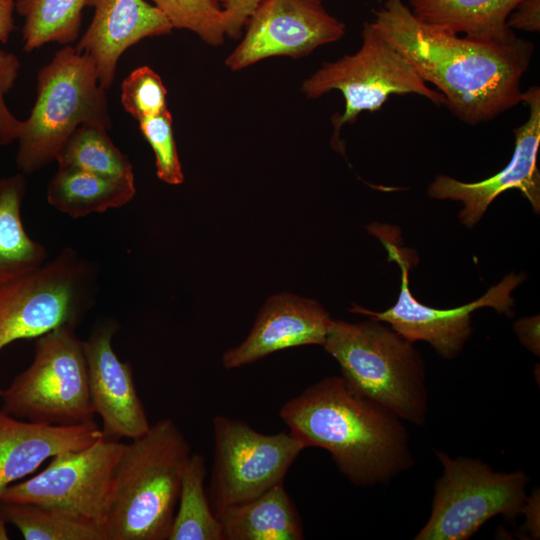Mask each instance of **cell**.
Masks as SVG:
<instances>
[{
    "instance_id": "16",
    "label": "cell",
    "mask_w": 540,
    "mask_h": 540,
    "mask_svg": "<svg viewBox=\"0 0 540 540\" xmlns=\"http://www.w3.org/2000/svg\"><path fill=\"white\" fill-rule=\"evenodd\" d=\"M332 318L322 305L290 293L271 296L259 311L248 336L224 352L225 369L240 368L274 352L304 345H323Z\"/></svg>"
},
{
    "instance_id": "22",
    "label": "cell",
    "mask_w": 540,
    "mask_h": 540,
    "mask_svg": "<svg viewBox=\"0 0 540 540\" xmlns=\"http://www.w3.org/2000/svg\"><path fill=\"white\" fill-rule=\"evenodd\" d=\"M26 191L25 174L0 176V285L47 261L45 246L33 240L23 226L21 209Z\"/></svg>"
},
{
    "instance_id": "25",
    "label": "cell",
    "mask_w": 540,
    "mask_h": 540,
    "mask_svg": "<svg viewBox=\"0 0 540 540\" xmlns=\"http://www.w3.org/2000/svg\"><path fill=\"white\" fill-rule=\"evenodd\" d=\"M0 510L25 540H108L103 527L56 509L0 502Z\"/></svg>"
},
{
    "instance_id": "20",
    "label": "cell",
    "mask_w": 540,
    "mask_h": 540,
    "mask_svg": "<svg viewBox=\"0 0 540 540\" xmlns=\"http://www.w3.org/2000/svg\"><path fill=\"white\" fill-rule=\"evenodd\" d=\"M523 0H410L420 21L458 34L504 40L516 36L507 24L511 11Z\"/></svg>"
},
{
    "instance_id": "17",
    "label": "cell",
    "mask_w": 540,
    "mask_h": 540,
    "mask_svg": "<svg viewBox=\"0 0 540 540\" xmlns=\"http://www.w3.org/2000/svg\"><path fill=\"white\" fill-rule=\"evenodd\" d=\"M94 15L75 49L89 56L108 90L121 55L142 39L169 34L173 27L147 0H87Z\"/></svg>"
},
{
    "instance_id": "12",
    "label": "cell",
    "mask_w": 540,
    "mask_h": 540,
    "mask_svg": "<svg viewBox=\"0 0 540 540\" xmlns=\"http://www.w3.org/2000/svg\"><path fill=\"white\" fill-rule=\"evenodd\" d=\"M124 447L103 436L83 449L58 454L38 474L10 485L0 502L52 508L104 528L114 471Z\"/></svg>"
},
{
    "instance_id": "2",
    "label": "cell",
    "mask_w": 540,
    "mask_h": 540,
    "mask_svg": "<svg viewBox=\"0 0 540 540\" xmlns=\"http://www.w3.org/2000/svg\"><path fill=\"white\" fill-rule=\"evenodd\" d=\"M279 416L306 448L331 454L357 486L386 483L413 465L409 436L400 418L328 376L286 401Z\"/></svg>"
},
{
    "instance_id": "6",
    "label": "cell",
    "mask_w": 540,
    "mask_h": 540,
    "mask_svg": "<svg viewBox=\"0 0 540 540\" xmlns=\"http://www.w3.org/2000/svg\"><path fill=\"white\" fill-rule=\"evenodd\" d=\"M99 270L65 247L39 268L0 285V350L58 327H77L94 304Z\"/></svg>"
},
{
    "instance_id": "30",
    "label": "cell",
    "mask_w": 540,
    "mask_h": 540,
    "mask_svg": "<svg viewBox=\"0 0 540 540\" xmlns=\"http://www.w3.org/2000/svg\"><path fill=\"white\" fill-rule=\"evenodd\" d=\"M21 69L16 54L0 49V145L6 146L17 140L22 120L9 110L5 95L13 88Z\"/></svg>"
},
{
    "instance_id": "27",
    "label": "cell",
    "mask_w": 540,
    "mask_h": 540,
    "mask_svg": "<svg viewBox=\"0 0 540 540\" xmlns=\"http://www.w3.org/2000/svg\"><path fill=\"white\" fill-rule=\"evenodd\" d=\"M176 29H187L212 46L225 38L222 9L218 0H147Z\"/></svg>"
},
{
    "instance_id": "9",
    "label": "cell",
    "mask_w": 540,
    "mask_h": 540,
    "mask_svg": "<svg viewBox=\"0 0 540 540\" xmlns=\"http://www.w3.org/2000/svg\"><path fill=\"white\" fill-rule=\"evenodd\" d=\"M436 455L444 470L416 540H466L496 515L515 521L522 513L528 498L524 472H496L480 460Z\"/></svg>"
},
{
    "instance_id": "28",
    "label": "cell",
    "mask_w": 540,
    "mask_h": 540,
    "mask_svg": "<svg viewBox=\"0 0 540 540\" xmlns=\"http://www.w3.org/2000/svg\"><path fill=\"white\" fill-rule=\"evenodd\" d=\"M166 96L161 77L149 66L134 69L121 84L122 107L138 122L168 109Z\"/></svg>"
},
{
    "instance_id": "23",
    "label": "cell",
    "mask_w": 540,
    "mask_h": 540,
    "mask_svg": "<svg viewBox=\"0 0 540 540\" xmlns=\"http://www.w3.org/2000/svg\"><path fill=\"white\" fill-rule=\"evenodd\" d=\"M206 473L205 457L192 453L183 469L168 540H224L205 489Z\"/></svg>"
},
{
    "instance_id": "33",
    "label": "cell",
    "mask_w": 540,
    "mask_h": 540,
    "mask_svg": "<svg viewBox=\"0 0 540 540\" xmlns=\"http://www.w3.org/2000/svg\"><path fill=\"white\" fill-rule=\"evenodd\" d=\"M520 342L531 352L539 355V316L519 319L514 325Z\"/></svg>"
},
{
    "instance_id": "15",
    "label": "cell",
    "mask_w": 540,
    "mask_h": 540,
    "mask_svg": "<svg viewBox=\"0 0 540 540\" xmlns=\"http://www.w3.org/2000/svg\"><path fill=\"white\" fill-rule=\"evenodd\" d=\"M118 326L114 320L99 322L83 341L89 389L103 436L113 440L134 439L144 434L150 423L138 395L133 369L119 359L112 346Z\"/></svg>"
},
{
    "instance_id": "35",
    "label": "cell",
    "mask_w": 540,
    "mask_h": 540,
    "mask_svg": "<svg viewBox=\"0 0 540 540\" xmlns=\"http://www.w3.org/2000/svg\"><path fill=\"white\" fill-rule=\"evenodd\" d=\"M7 524H9L0 510V540L9 539Z\"/></svg>"
},
{
    "instance_id": "10",
    "label": "cell",
    "mask_w": 540,
    "mask_h": 540,
    "mask_svg": "<svg viewBox=\"0 0 540 540\" xmlns=\"http://www.w3.org/2000/svg\"><path fill=\"white\" fill-rule=\"evenodd\" d=\"M213 438L207 495L216 517L282 484L291 465L306 449L289 431L264 434L245 421L221 415L213 419Z\"/></svg>"
},
{
    "instance_id": "1",
    "label": "cell",
    "mask_w": 540,
    "mask_h": 540,
    "mask_svg": "<svg viewBox=\"0 0 540 540\" xmlns=\"http://www.w3.org/2000/svg\"><path fill=\"white\" fill-rule=\"evenodd\" d=\"M371 22L464 123L493 120L522 102L520 82L534 51L531 42L517 36L459 37L420 21L402 0H386Z\"/></svg>"
},
{
    "instance_id": "26",
    "label": "cell",
    "mask_w": 540,
    "mask_h": 540,
    "mask_svg": "<svg viewBox=\"0 0 540 540\" xmlns=\"http://www.w3.org/2000/svg\"><path fill=\"white\" fill-rule=\"evenodd\" d=\"M108 131L91 125L78 127L68 138L56 160L69 166L110 178L134 179L128 157L112 142Z\"/></svg>"
},
{
    "instance_id": "18",
    "label": "cell",
    "mask_w": 540,
    "mask_h": 540,
    "mask_svg": "<svg viewBox=\"0 0 540 540\" xmlns=\"http://www.w3.org/2000/svg\"><path fill=\"white\" fill-rule=\"evenodd\" d=\"M103 437L95 421L47 425L15 418L0 409V497L47 459L83 449Z\"/></svg>"
},
{
    "instance_id": "5",
    "label": "cell",
    "mask_w": 540,
    "mask_h": 540,
    "mask_svg": "<svg viewBox=\"0 0 540 540\" xmlns=\"http://www.w3.org/2000/svg\"><path fill=\"white\" fill-rule=\"evenodd\" d=\"M107 90L100 84L93 60L64 45L36 77V98L22 120L17 137L16 164L32 174L56 160L71 134L80 126L110 130Z\"/></svg>"
},
{
    "instance_id": "34",
    "label": "cell",
    "mask_w": 540,
    "mask_h": 540,
    "mask_svg": "<svg viewBox=\"0 0 540 540\" xmlns=\"http://www.w3.org/2000/svg\"><path fill=\"white\" fill-rule=\"evenodd\" d=\"M14 0H0V43L6 44L11 33L16 29L13 12Z\"/></svg>"
},
{
    "instance_id": "8",
    "label": "cell",
    "mask_w": 540,
    "mask_h": 540,
    "mask_svg": "<svg viewBox=\"0 0 540 540\" xmlns=\"http://www.w3.org/2000/svg\"><path fill=\"white\" fill-rule=\"evenodd\" d=\"M362 45L351 55L322 66L302 83V92L311 99L332 90L342 93L345 110L333 115V147L342 152L339 132L346 123H354L363 111L379 110L393 94H418L436 105L445 104V97L432 90L414 71L401 53L375 28L365 22Z\"/></svg>"
},
{
    "instance_id": "32",
    "label": "cell",
    "mask_w": 540,
    "mask_h": 540,
    "mask_svg": "<svg viewBox=\"0 0 540 540\" xmlns=\"http://www.w3.org/2000/svg\"><path fill=\"white\" fill-rule=\"evenodd\" d=\"M507 26L528 32L540 30V0H523L509 14Z\"/></svg>"
},
{
    "instance_id": "31",
    "label": "cell",
    "mask_w": 540,
    "mask_h": 540,
    "mask_svg": "<svg viewBox=\"0 0 540 540\" xmlns=\"http://www.w3.org/2000/svg\"><path fill=\"white\" fill-rule=\"evenodd\" d=\"M222 9L225 35L239 38L249 17L261 0H218Z\"/></svg>"
},
{
    "instance_id": "4",
    "label": "cell",
    "mask_w": 540,
    "mask_h": 540,
    "mask_svg": "<svg viewBox=\"0 0 540 540\" xmlns=\"http://www.w3.org/2000/svg\"><path fill=\"white\" fill-rule=\"evenodd\" d=\"M412 344L370 317L359 323L332 320L323 346L358 393L398 418L422 426L427 415L426 374Z\"/></svg>"
},
{
    "instance_id": "29",
    "label": "cell",
    "mask_w": 540,
    "mask_h": 540,
    "mask_svg": "<svg viewBox=\"0 0 540 540\" xmlns=\"http://www.w3.org/2000/svg\"><path fill=\"white\" fill-rule=\"evenodd\" d=\"M139 130L151 146L155 155L157 177L170 185L184 181L173 132L170 111H165L139 121Z\"/></svg>"
},
{
    "instance_id": "7",
    "label": "cell",
    "mask_w": 540,
    "mask_h": 540,
    "mask_svg": "<svg viewBox=\"0 0 540 540\" xmlns=\"http://www.w3.org/2000/svg\"><path fill=\"white\" fill-rule=\"evenodd\" d=\"M75 329L65 325L36 338L30 365L0 390V409L47 425L94 421L83 341Z\"/></svg>"
},
{
    "instance_id": "14",
    "label": "cell",
    "mask_w": 540,
    "mask_h": 540,
    "mask_svg": "<svg viewBox=\"0 0 540 540\" xmlns=\"http://www.w3.org/2000/svg\"><path fill=\"white\" fill-rule=\"evenodd\" d=\"M522 102L529 108L524 124L514 129L515 150L507 166L485 180L461 182L439 175L429 185L428 194L435 199L461 201L459 218L472 227L483 216L491 202L502 192L516 188L529 200L535 213L540 211V172L537 154L540 145V89L532 86L523 92Z\"/></svg>"
},
{
    "instance_id": "11",
    "label": "cell",
    "mask_w": 540,
    "mask_h": 540,
    "mask_svg": "<svg viewBox=\"0 0 540 540\" xmlns=\"http://www.w3.org/2000/svg\"><path fill=\"white\" fill-rule=\"evenodd\" d=\"M369 232L379 238L385 246L389 260H394L401 269V290L394 306L383 312H375L353 304L352 313L370 316L386 322L397 333L410 342L423 340L445 359L456 357L473 332L471 314L481 307H492L499 313L513 316L512 291L524 280V275L510 273L482 297L466 305L452 309H436L421 304L412 295L409 287L410 250L399 247L395 227L373 223Z\"/></svg>"
},
{
    "instance_id": "24",
    "label": "cell",
    "mask_w": 540,
    "mask_h": 540,
    "mask_svg": "<svg viewBox=\"0 0 540 540\" xmlns=\"http://www.w3.org/2000/svg\"><path fill=\"white\" fill-rule=\"evenodd\" d=\"M86 1L17 0L15 9L24 17L23 50L29 53L50 42L72 44L79 36Z\"/></svg>"
},
{
    "instance_id": "19",
    "label": "cell",
    "mask_w": 540,
    "mask_h": 540,
    "mask_svg": "<svg viewBox=\"0 0 540 540\" xmlns=\"http://www.w3.org/2000/svg\"><path fill=\"white\" fill-rule=\"evenodd\" d=\"M217 518L224 540L304 539L301 517L283 483L225 509Z\"/></svg>"
},
{
    "instance_id": "21",
    "label": "cell",
    "mask_w": 540,
    "mask_h": 540,
    "mask_svg": "<svg viewBox=\"0 0 540 540\" xmlns=\"http://www.w3.org/2000/svg\"><path fill=\"white\" fill-rule=\"evenodd\" d=\"M134 179L110 178L69 166L58 169L47 186V201L72 218L120 208L135 196Z\"/></svg>"
},
{
    "instance_id": "3",
    "label": "cell",
    "mask_w": 540,
    "mask_h": 540,
    "mask_svg": "<svg viewBox=\"0 0 540 540\" xmlns=\"http://www.w3.org/2000/svg\"><path fill=\"white\" fill-rule=\"evenodd\" d=\"M191 454L188 440L170 418L125 444L104 522L108 540H168Z\"/></svg>"
},
{
    "instance_id": "13",
    "label": "cell",
    "mask_w": 540,
    "mask_h": 540,
    "mask_svg": "<svg viewBox=\"0 0 540 540\" xmlns=\"http://www.w3.org/2000/svg\"><path fill=\"white\" fill-rule=\"evenodd\" d=\"M245 27V35L225 61L233 71L273 56L298 59L345 34V25L321 0H261Z\"/></svg>"
}]
</instances>
